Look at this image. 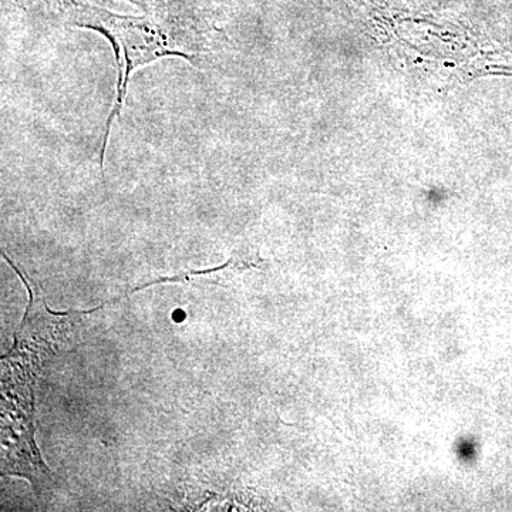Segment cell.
I'll use <instances>...</instances> for the list:
<instances>
[{
	"mask_svg": "<svg viewBox=\"0 0 512 512\" xmlns=\"http://www.w3.org/2000/svg\"><path fill=\"white\" fill-rule=\"evenodd\" d=\"M67 19L70 25L77 28L92 29L103 33L110 40L111 45L121 46L124 50V67L119 72V90L117 100L114 103L109 120H107L106 131L103 136V147L100 151V165L103 167L104 156H106L107 144L111 124L120 116L123 109L124 99L127 96L128 82L131 73L138 66L154 62L165 56H180L184 59H191L190 55L183 52L168 50L164 37L157 25L150 20L133 18V16L116 15L109 10L97 8V6L83 5L79 2H70L67 6Z\"/></svg>",
	"mask_w": 512,
	"mask_h": 512,
	"instance_id": "obj_1",
	"label": "cell"
},
{
	"mask_svg": "<svg viewBox=\"0 0 512 512\" xmlns=\"http://www.w3.org/2000/svg\"><path fill=\"white\" fill-rule=\"evenodd\" d=\"M63 2H66V0H63ZM133 2L140 3V5L147 6L148 2H154V0H133Z\"/></svg>",
	"mask_w": 512,
	"mask_h": 512,
	"instance_id": "obj_2",
	"label": "cell"
}]
</instances>
